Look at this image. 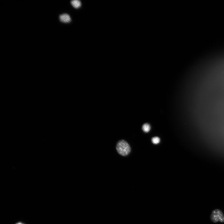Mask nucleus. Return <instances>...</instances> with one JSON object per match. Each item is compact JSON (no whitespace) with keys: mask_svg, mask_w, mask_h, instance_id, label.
<instances>
[{"mask_svg":"<svg viewBox=\"0 0 224 224\" xmlns=\"http://www.w3.org/2000/svg\"><path fill=\"white\" fill-rule=\"evenodd\" d=\"M116 149L118 154L123 156L128 155L131 152L130 147L125 140H121L118 142Z\"/></svg>","mask_w":224,"mask_h":224,"instance_id":"obj_1","label":"nucleus"},{"mask_svg":"<svg viewBox=\"0 0 224 224\" xmlns=\"http://www.w3.org/2000/svg\"><path fill=\"white\" fill-rule=\"evenodd\" d=\"M211 221L215 223L218 222H224V214L220 209H217L213 211L210 217Z\"/></svg>","mask_w":224,"mask_h":224,"instance_id":"obj_2","label":"nucleus"},{"mask_svg":"<svg viewBox=\"0 0 224 224\" xmlns=\"http://www.w3.org/2000/svg\"><path fill=\"white\" fill-rule=\"evenodd\" d=\"M59 19L61 22L64 23H70L71 20L70 16L67 13L61 15L59 16Z\"/></svg>","mask_w":224,"mask_h":224,"instance_id":"obj_3","label":"nucleus"},{"mask_svg":"<svg viewBox=\"0 0 224 224\" xmlns=\"http://www.w3.org/2000/svg\"><path fill=\"white\" fill-rule=\"evenodd\" d=\"M72 6L76 9H78L81 6V3L79 0H73L70 2Z\"/></svg>","mask_w":224,"mask_h":224,"instance_id":"obj_4","label":"nucleus"},{"mask_svg":"<svg viewBox=\"0 0 224 224\" xmlns=\"http://www.w3.org/2000/svg\"><path fill=\"white\" fill-rule=\"evenodd\" d=\"M142 129L144 132L146 133H148L150 131L151 129V127L149 124L146 123L144 124L143 126Z\"/></svg>","mask_w":224,"mask_h":224,"instance_id":"obj_5","label":"nucleus"},{"mask_svg":"<svg viewBox=\"0 0 224 224\" xmlns=\"http://www.w3.org/2000/svg\"><path fill=\"white\" fill-rule=\"evenodd\" d=\"M152 143L155 145L158 144L160 142V139L158 137H155L152 139Z\"/></svg>","mask_w":224,"mask_h":224,"instance_id":"obj_6","label":"nucleus"},{"mask_svg":"<svg viewBox=\"0 0 224 224\" xmlns=\"http://www.w3.org/2000/svg\"><path fill=\"white\" fill-rule=\"evenodd\" d=\"M15 224H24L22 222H18V223H16Z\"/></svg>","mask_w":224,"mask_h":224,"instance_id":"obj_7","label":"nucleus"}]
</instances>
